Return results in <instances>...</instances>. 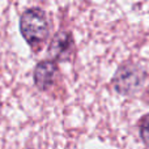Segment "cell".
I'll list each match as a JSON object with an SVG mask.
<instances>
[{
    "instance_id": "cell-4",
    "label": "cell",
    "mask_w": 149,
    "mask_h": 149,
    "mask_svg": "<svg viewBox=\"0 0 149 149\" xmlns=\"http://www.w3.org/2000/svg\"><path fill=\"white\" fill-rule=\"evenodd\" d=\"M71 46V38L70 36L67 34H59L54 38L51 45V52H52V56L55 58H60L62 55H64V52L68 51Z\"/></svg>"
},
{
    "instance_id": "cell-2",
    "label": "cell",
    "mask_w": 149,
    "mask_h": 149,
    "mask_svg": "<svg viewBox=\"0 0 149 149\" xmlns=\"http://www.w3.org/2000/svg\"><path fill=\"white\" fill-rule=\"evenodd\" d=\"M144 80V74L139 68L134 65H127V67L119 70L118 74L115 77V88L119 93L128 94L132 93L140 86V84Z\"/></svg>"
},
{
    "instance_id": "cell-3",
    "label": "cell",
    "mask_w": 149,
    "mask_h": 149,
    "mask_svg": "<svg viewBox=\"0 0 149 149\" xmlns=\"http://www.w3.org/2000/svg\"><path fill=\"white\" fill-rule=\"evenodd\" d=\"M56 67L52 62H42L37 65L34 71V81L36 85L42 90H46L54 82Z\"/></svg>"
},
{
    "instance_id": "cell-1",
    "label": "cell",
    "mask_w": 149,
    "mask_h": 149,
    "mask_svg": "<svg viewBox=\"0 0 149 149\" xmlns=\"http://www.w3.org/2000/svg\"><path fill=\"white\" fill-rule=\"evenodd\" d=\"M20 29L29 45H42L49 36V22L45 12L37 8L26 10L21 17Z\"/></svg>"
},
{
    "instance_id": "cell-6",
    "label": "cell",
    "mask_w": 149,
    "mask_h": 149,
    "mask_svg": "<svg viewBox=\"0 0 149 149\" xmlns=\"http://www.w3.org/2000/svg\"><path fill=\"white\" fill-rule=\"evenodd\" d=\"M147 97H148V100H149V88H148V90H147Z\"/></svg>"
},
{
    "instance_id": "cell-5",
    "label": "cell",
    "mask_w": 149,
    "mask_h": 149,
    "mask_svg": "<svg viewBox=\"0 0 149 149\" xmlns=\"http://www.w3.org/2000/svg\"><path fill=\"white\" fill-rule=\"evenodd\" d=\"M140 135H141L143 140L149 144V115L145 116L140 124Z\"/></svg>"
}]
</instances>
